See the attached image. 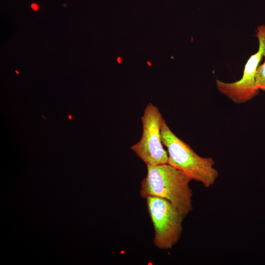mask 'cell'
<instances>
[{
  "label": "cell",
  "instance_id": "3957f363",
  "mask_svg": "<svg viewBox=\"0 0 265 265\" xmlns=\"http://www.w3.org/2000/svg\"><path fill=\"white\" fill-rule=\"evenodd\" d=\"M146 199L155 231L154 244L160 249L172 248L180 238L185 217L165 199L149 196Z\"/></svg>",
  "mask_w": 265,
  "mask_h": 265
},
{
  "label": "cell",
  "instance_id": "9c48e42d",
  "mask_svg": "<svg viewBox=\"0 0 265 265\" xmlns=\"http://www.w3.org/2000/svg\"><path fill=\"white\" fill-rule=\"evenodd\" d=\"M68 117L70 120H71L72 119V117L71 115H69Z\"/></svg>",
  "mask_w": 265,
  "mask_h": 265
},
{
  "label": "cell",
  "instance_id": "8fae6325",
  "mask_svg": "<svg viewBox=\"0 0 265 265\" xmlns=\"http://www.w3.org/2000/svg\"><path fill=\"white\" fill-rule=\"evenodd\" d=\"M16 72L17 74H19V72L17 71H16Z\"/></svg>",
  "mask_w": 265,
  "mask_h": 265
},
{
  "label": "cell",
  "instance_id": "277c9868",
  "mask_svg": "<svg viewBox=\"0 0 265 265\" xmlns=\"http://www.w3.org/2000/svg\"><path fill=\"white\" fill-rule=\"evenodd\" d=\"M142 133L131 149L146 165L156 166L168 163V153L161 140L162 115L157 106L149 103L141 118Z\"/></svg>",
  "mask_w": 265,
  "mask_h": 265
},
{
  "label": "cell",
  "instance_id": "ba28073f",
  "mask_svg": "<svg viewBox=\"0 0 265 265\" xmlns=\"http://www.w3.org/2000/svg\"><path fill=\"white\" fill-rule=\"evenodd\" d=\"M117 61H118V62L119 63H121V58H120V57H118V58H117Z\"/></svg>",
  "mask_w": 265,
  "mask_h": 265
},
{
  "label": "cell",
  "instance_id": "8992f818",
  "mask_svg": "<svg viewBox=\"0 0 265 265\" xmlns=\"http://www.w3.org/2000/svg\"><path fill=\"white\" fill-rule=\"evenodd\" d=\"M264 61L258 66L255 74V83L258 90L265 91V55Z\"/></svg>",
  "mask_w": 265,
  "mask_h": 265
},
{
  "label": "cell",
  "instance_id": "52a82bcc",
  "mask_svg": "<svg viewBox=\"0 0 265 265\" xmlns=\"http://www.w3.org/2000/svg\"><path fill=\"white\" fill-rule=\"evenodd\" d=\"M31 7L35 10H37L38 9V6L35 3L32 4Z\"/></svg>",
  "mask_w": 265,
  "mask_h": 265
},
{
  "label": "cell",
  "instance_id": "30bf717a",
  "mask_svg": "<svg viewBox=\"0 0 265 265\" xmlns=\"http://www.w3.org/2000/svg\"><path fill=\"white\" fill-rule=\"evenodd\" d=\"M147 63L150 66L151 65V64L149 62H147Z\"/></svg>",
  "mask_w": 265,
  "mask_h": 265
},
{
  "label": "cell",
  "instance_id": "6da1fadb",
  "mask_svg": "<svg viewBox=\"0 0 265 265\" xmlns=\"http://www.w3.org/2000/svg\"><path fill=\"white\" fill-rule=\"evenodd\" d=\"M146 166L147 173L141 183L140 196L165 199L183 216H186L193 209L192 191L189 186L191 178L168 163Z\"/></svg>",
  "mask_w": 265,
  "mask_h": 265
},
{
  "label": "cell",
  "instance_id": "5b68a950",
  "mask_svg": "<svg viewBox=\"0 0 265 265\" xmlns=\"http://www.w3.org/2000/svg\"><path fill=\"white\" fill-rule=\"evenodd\" d=\"M256 36L259 43L258 50L247 61L241 78L233 82L218 80L215 81L219 92L237 104L248 102L259 93L255 86V78L259 63L265 55V25L257 26Z\"/></svg>",
  "mask_w": 265,
  "mask_h": 265
},
{
  "label": "cell",
  "instance_id": "7a4b0ae2",
  "mask_svg": "<svg viewBox=\"0 0 265 265\" xmlns=\"http://www.w3.org/2000/svg\"><path fill=\"white\" fill-rule=\"evenodd\" d=\"M163 145L168 153V163L181 170L192 180L201 183L205 187L212 186L218 177L213 167L214 160L199 156L190 146L180 139L170 129L163 118L161 124Z\"/></svg>",
  "mask_w": 265,
  "mask_h": 265
}]
</instances>
